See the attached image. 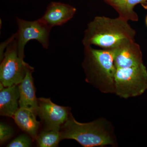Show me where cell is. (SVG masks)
Returning <instances> with one entry per match:
<instances>
[{
    "label": "cell",
    "mask_w": 147,
    "mask_h": 147,
    "mask_svg": "<svg viewBox=\"0 0 147 147\" xmlns=\"http://www.w3.org/2000/svg\"><path fill=\"white\" fill-rule=\"evenodd\" d=\"M37 115L44 129H60L71 114V108L55 104L50 98H37Z\"/></svg>",
    "instance_id": "52a82bcc"
},
{
    "label": "cell",
    "mask_w": 147,
    "mask_h": 147,
    "mask_svg": "<svg viewBox=\"0 0 147 147\" xmlns=\"http://www.w3.org/2000/svg\"><path fill=\"white\" fill-rule=\"evenodd\" d=\"M115 93L128 98L143 94L147 90V69L144 64L137 66L116 69Z\"/></svg>",
    "instance_id": "277c9868"
},
{
    "label": "cell",
    "mask_w": 147,
    "mask_h": 147,
    "mask_svg": "<svg viewBox=\"0 0 147 147\" xmlns=\"http://www.w3.org/2000/svg\"><path fill=\"white\" fill-rule=\"evenodd\" d=\"M76 11V8L69 5L59 2H52L40 18L52 28L57 26H62L70 21Z\"/></svg>",
    "instance_id": "9c48e42d"
},
{
    "label": "cell",
    "mask_w": 147,
    "mask_h": 147,
    "mask_svg": "<svg viewBox=\"0 0 147 147\" xmlns=\"http://www.w3.org/2000/svg\"><path fill=\"white\" fill-rule=\"evenodd\" d=\"M16 34L7 46L0 65V82L5 87L18 85L25 77L28 63L18 55Z\"/></svg>",
    "instance_id": "5b68a950"
},
{
    "label": "cell",
    "mask_w": 147,
    "mask_h": 147,
    "mask_svg": "<svg viewBox=\"0 0 147 147\" xmlns=\"http://www.w3.org/2000/svg\"><path fill=\"white\" fill-rule=\"evenodd\" d=\"M146 25L147 26V16H146Z\"/></svg>",
    "instance_id": "e0dca14e"
},
{
    "label": "cell",
    "mask_w": 147,
    "mask_h": 147,
    "mask_svg": "<svg viewBox=\"0 0 147 147\" xmlns=\"http://www.w3.org/2000/svg\"><path fill=\"white\" fill-rule=\"evenodd\" d=\"M61 140L74 139L84 147L117 146L111 124L103 118L87 123L76 121L72 114L60 128Z\"/></svg>",
    "instance_id": "6da1fadb"
},
{
    "label": "cell",
    "mask_w": 147,
    "mask_h": 147,
    "mask_svg": "<svg viewBox=\"0 0 147 147\" xmlns=\"http://www.w3.org/2000/svg\"><path fill=\"white\" fill-rule=\"evenodd\" d=\"M36 140L38 147H58L61 141L60 129H43L38 134Z\"/></svg>",
    "instance_id": "5bb4252c"
},
{
    "label": "cell",
    "mask_w": 147,
    "mask_h": 147,
    "mask_svg": "<svg viewBox=\"0 0 147 147\" xmlns=\"http://www.w3.org/2000/svg\"><path fill=\"white\" fill-rule=\"evenodd\" d=\"M112 50L116 69L132 67L144 63L141 48L134 40H123Z\"/></svg>",
    "instance_id": "ba28073f"
},
{
    "label": "cell",
    "mask_w": 147,
    "mask_h": 147,
    "mask_svg": "<svg viewBox=\"0 0 147 147\" xmlns=\"http://www.w3.org/2000/svg\"><path fill=\"white\" fill-rule=\"evenodd\" d=\"M14 133L13 128L4 123H0V143L2 145L11 138Z\"/></svg>",
    "instance_id": "2e32d148"
},
{
    "label": "cell",
    "mask_w": 147,
    "mask_h": 147,
    "mask_svg": "<svg viewBox=\"0 0 147 147\" xmlns=\"http://www.w3.org/2000/svg\"><path fill=\"white\" fill-rule=\"evenodd\" d=\"M33 139L26 134H20L10 142L7 147H29L32 146Z\"/></svg>",
    "instance_id": "9a60e30c"
},
{
    "label": "cell",
    "mask_w": 147,
    "mask_h": 147,
    "mask_svg": "<svg viewBox=\"0 0 147 147\" xmlns=\"http://www.w3.org/2000/svg\"><path fill=\"white\" fill-rule=\"evenodd\" d=\"M84 47L82 65L86 82L103 93L115 94L116 68L113 50Z\"/></svg>",
    "instance_id": "3957f363"
},
{
    "label": "cell",
    "mask_w": 147,
    "mask_h": 147,
    "mask_svg": "<svg viewBox=\"0 0 147 147\" xmlns=\"http://www.w3.org/2000/svg\"><path fill=\"white\" fill-rule=\"evenodd\" d=\"M34 68L28 64L25 77L18 85L20 93L19 107L31 110L37 115L38 100L36 96L32 73Z\"/></svg>",
    "instance_id": "30bf717a"
},
{
    "label": "cell",
    "mask_w": 147,
    "mask_h": 147,
    "mask_svg": "<svg viewBox=\"0 0 147 147\" xmlns=\"http://www.w3.org/2000/svg\"><path fill=\"white\" fill-rule=\"evenodd\" d=\"M36 116L31 110L19 107L13 117L18 127L30 135L33 140L36 139L40 125V123L37 120Z\"/></svg>",
    "instance_id": "7c38bea8"
},
{
    "label": "cell",
    "mask_w": 147,
    "mask_h": 147,
    "mask_svg": "<svg viewBox=\"0 0 147 147\" xmlns=\"http://www.w3.org/2000/svg\"><path fill=\"white\" fill-rule=\"evenodd\" d=\"M18 85L5 87L0 83V115L13 117L19 108Z\"/></svg>",
    "instance_id": "8fae6325"
},
{
    "label": "cell",
    "mask_w": 147,
    "mask_h": 147,
    "mask_svg": "<svg viewBox=\"0 0 147 147\" xmlns=\"http://www.w3.org/2000/svg\"><path fill=\"white\" fill-rule=\"evenodd\" d=\"M106 4L112 7L119 14L120 18L128 21H137L138 16L134 11V7L141 4L147 9V0H103Z\"/></svg>",
    "instance_id": "4fadbf2b"
},
{
    "label": "cell",
    "mask_w": 147,
    "mask_h": 147,
    "mask_svg": "<svg viewBox=\"0 0 147 147\" xmlns=\"http://www.w3.org/2000/svg\"><path fill=\"white\" fill-rule=\"evenodd\" d=\"M136 34L127 21L120 17L98 16L87 25L82 42L84 47L95 45L103 49H112L123 40H134Z\"/></svg>",
    "instance_id": "7a4b0ae2"
},
{
    "label": "cell",
    "mask_w": 147,
    "mask_h": 147,
    "mask_svg": "<svg viewBox=\"0 0 147 147\" xmlns=\"http://www.w3.org/2000/svg\"><path fill=\"white\" fill-rule=\"evenodd\" d=\"M18 31L16 34L18 55L21 59L25 58V47L30 40H35L45 49L49 46V36L51 28L41 18L29 21L16 17Z\"/></svg>",
    "instance_id": "8992f818"
}]
</instances>
